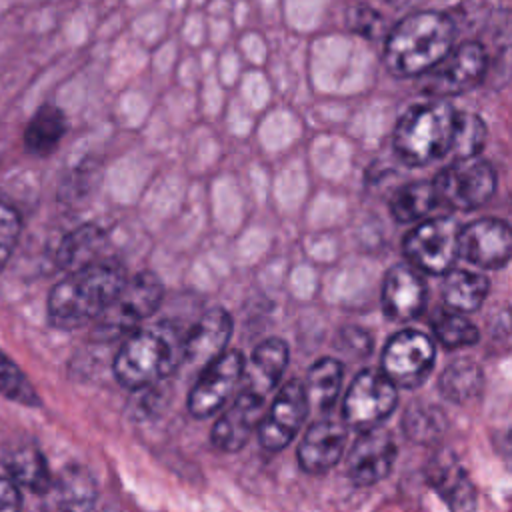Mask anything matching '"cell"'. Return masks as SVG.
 <instances>
[{"label":"cell","mask_w":512,"mask_h":512,"mask_svg":"<svg viewBox=\"0 0 512 512\" xmlns=\"http://www.w3.org/2000/svg\"><path fill=\"white\" fill-rule=\"evenodd\" d=\"M0 394L24 406H34V408L42 406V400L34 390L32 382L18 368V364L12 362V358L2 352V348H0Z\"/></svg>","instance_id":"31"},{"label":"cell","mask_w":512,"mask_h":512,"mask_svg":"<svg viewBox=\"0 0 512 512\" xmlns=\"http://www.w3.org/2000/svg\"><path fill=\"white\" fill-rule=\"evenodd\" d=\"M286 364H288V344L284 340L268 338L260 342L250 356L248 368H244L246 380H248L246 390L266 398V394L278 386Z\"/></svg>","instance_id":"20"},{"label":"cell","mask_w":512,"mask_h":512,"mask_svg":"<svg viewBox=\"0 0 512 512\" xmlns=\"http://www.w3.org/2000/svg\"><path fill=\"white\" fill-rule=\"evenodd\" d=\"M342 376H344V366L340 360L324 356L316 360L310 370H308V400L316 404L318 410L326 412L332 408L334 400L340 394L342 388Z\"/></svg>","instance_id":"28"},{"label":"cell","mask_w":512,"mask_h":512,"mask_svg":"<svg viewBox=\"0 0 512 512\" xmlns=\"http://www.w3.org/2000/svg\"><path fill=\"white\" fill-rule=\"evenodd\" d=\"M246 360L240 350H224L216 360L200 370L196 384L188 394V412L194 418L216 414L232 396L244 376Z\"/></svg>","instance_id":"11"},{"label":"cell","mask_w":512,"mask_h":512,"mask_svg":"<svg viewBox=\"0 0 512 512\" xmlns=\"http://www.w3.org/2000/svg\"><path fill=\"white\" fill-rule=\"evenodd\" d=\"M456 24L438 10H420L404 16L384 44L386 68L398 76H422L454 46Z\"/></svg>","instance_id":"2"},{"label":"cell","mask_w":512,"mask_h":512,"mask_svg":"<svg viewBox=\"0 0 512 512\" xmlns=\"http://www.w3.org/2000/svg\"><path fill=\"white\" fill-rule=\"evenodd\" d=\"M438 206L432 180L410 182L398 188L390 200V214L396 222L410 224L428 216Z\"/></svg>","instance_id":"27"},{"label":"cell","mask_w":512,"mask_h":512,"mask_svg":"<svg viewBox=\"0 0 512 512\" xmlns=\"http://www.w3.org/2000/svg\"><path fill=\"white\" fill-rule=\"evenodd\" d=\"M486 138H488V128H486L484 120L472 112L458 110L456 132H454L450 156L454 160L478 156L486 144Z\"/></svg>","instance_id":"30"},{"label":"cell","mask_w":512,"mask_h":512,"mask_svg":"<svg viewBox=\"0 0 512 512\" xmlns=\"http://www.w3.org/2000/svg\"><path fill=\"white\" fill-rule=\"evenodd\" d=\"M426 282L412 264H394L382 284V308L394 322L418 318L426 306Z\"/></svg>","instance_id":"15"},{"label":"cell","mask_w":512,"mask_h":512,"mask_svg":"<svg viewBox=\"0 0 512 512\" xmlns=\"http://www.w3.org/2000/svg\"><path fill=\"white\" fill-rule=\"evenodd\" d=\"M434 342L420 330H400L384 346L382 372L400 388H418L434 368Z\"/></svg>","instance_id":"10"},{"label":"cell","mask_w":512,"mask_h":512,"mask_svg":"<svg viewBox=\"0 0 512 512\" xmlns=\"http://www.w3.org/2000/svg\"><path fill=\"white\" fill-rule=\"evenodd\" d=\"M342 340L344 342H354L356 354H362V356H366L370 352V348H372L370 336L364 330H360V328H346V330H342Z\"/></svg>","instance_id":"34"},{"label":"cell","mask_w":512,"mask_h":512,"mask_svg":"<svg viewBox=\"0 0 512 512\" xmlns=\"http://www.w3.org/2000/svg\"><path fill=\"white\" fill-rule=\"evenodd\" d=\"M426 476L430 486L452 510H470L476 506V488L450 452H438L430 460Z\"/></svg>","instance_id":"19"},{"label":"cell","mask_w":512,"mask_h":512,"mask_svg":"<svg viewBox=\"0 0 512 512\" xmlns=\"http://www.w3.org/2000/svg\"><path fill=\"white\" fill-rule=\"evenodd\" d=\"M164 296L162 280L150 272H136L130 280L126 278L118 296L110 306L96 318L94 336L96 340L110 342L122 336H128L138 328L142 320L152 316Z\"/></svg>","instance_id":"5"},{"label":"cell","mask_w":512,"mask_h":512,"mask_svg":"<svg viewBox=\"0 0 512 512\" xmlns=\"http://www.w3.org/2000/svg\"><path fill=\"white\" fill-rule=\"evenodd\" d=\"M348 438L346 422L322 418L314 422L298 444V464L308 474L328 472L344 454Z\"/></svg>","instance_id":"17"},{"label":"cell","mask_w":512,"mask_h":512,"mask_svg":"<svg viewBox=\"0 0 512 512\" xmlns=\"http://www.w3.org/2000/svg\"><path fill=\"white\" fill-rule=\"evenodd\" d=\"M396 462V444L384 430L372 428L360 434L346 456V474L356 486H372L384 480Z\"/></svg>","instance_id":"14"},{"label":"cell","mask_w":512,"mask_h":512,"mask_svg":"<svg viewBox=\"0 0 512 512\" xmlns=\"http://www.w3.org/2000/svg\"><path fill=\"white\" fill-rule=\"evenodd\" d=\"M50 492L56 498V506L64 510H86L96 500V484L90 472L82 466H68L52 482Z\"/></svg>","instance_id":"26"},{"label":"cell","mask_w":512,"mask_h":512,"mask_svg":"<svg viewBox=\"0 0 512 512\" xmlns=\"http://www.w3.org/2000/svg\"><path fill=\"white\" fill-rule=\"evenodd\" d=\"M308 410L310 400L306 386L300 380L286 382L272 402L268 414L260 420V444L270 452L286 448L300 430Z\"/></svg>","instance_id":"13"},{"label":"cell","mask_w":512,"mask_h":512,"mask_svg":"<svg viewBox=\"0 0 512 512\" xmlns=\"http://www.w3.org/2000/svg\"><path fill=\"white\" fill-rule=\"evenodd\" d=\"M126 282V268L114 258H98L72 270L60 280L46 304L50 326L76 330L96 320L118 296Z\"/></svg>","instance_id":"1"},{"label":"cell","mask_w":512,"mask_h":512,"mask_svg":"<svg viewBox=\"0 0 512 512\" xmlns=\"http://www.w3.org/2000/svg\"><path fill=\"white\" fill-rule=\"evenodd\" d=\"M432 330L436 340L450 350L472 346L480 338L478 328L466 316H462V312H456L450 308L448 312H440L434 316Z\"/></svg>","instance_id":"29"},{"label":"cell","mask_w":512,"mask_h":512,"mask_svg":"<svg viewBox=\"0 0 512 512\" xmlns=\"http://www.w3.org/2000/svg\"><path fill=\"white\" fill-rule=\"evenodd\" d=\"M232 336V318L224 308H210L182 342V364L202 370L216 360Z\"/></svg>","instance_id":"16"},{"label":"cell","mask_w":512,"mask_h":512,"mask_svg":"<svg viewBox=\"0 0 512 512\" xmlns=\"http://www.w3.org/2000/svg\"><path fill=\"white\" fill-rule=\"evenodd\" d=\"M20 226L22 224H20L18 210L12 204L0 200V272L4 270V266L8 264L16 248Z\"/></svg>","instance_id":"32"},{"label":"cell","mask_w":512,"mask_h":512,"mask_svg":"<svg viewBox=\"0 0 512 512\" xmlns=\"http://www.w3.org/2000/svg\"><path fill=\"white\" fill-rule=\"evenodd\" d=\"M182 342L176 330L154 326L130 332L114 358L116 380L130 390H140L170 376L182 364Z\"/></svg>","instance_id":"3"},{"label":"cell","mask_w":512,"mask_h":512,"mask_svg":"<svg viewBox=\"0 0 512 512\" xmlns=\"http://www.w3.org/2000/svg\"><path fill=\"white\" fill-rule=\"evenodd\" d=\"M458 110L448 102H426L408 108L392 134L394 152L408 166H424L450 154Z\"/></svg>","instance_id":"4"},{"label":"cell","mask_w":512,"mask_h":512,"mask_svg":"<svg viewBox=\"0 0 512 512\" xmlns=\"http://www.w3.org/2000/svg\"><path fill=\"white\" fill-rule=\"evenodd\" d=\"M458 256L478 268L494 270L512 260V226L500 218H478L460 228Z\"/></svg>","instance_id":"12"},{"label":"cell","mask_w":512,"mask_h":512,"mask_svg":"<svg viewBox=\"0 0 512 512\" xmlns=\"http://www.w3.org/2000/svg\"><path fill=\"white\" fill-rule=\"evenodd\" d=\"M484 374L480 366L470 358L450 362L438 380V390L450 402L464 404L482 392Z\"/></svg>","instance_id":"25"},{"label":"cell","mask_w":512,"mask_h":512,"mask_svg":"<svg viewBox=\"0 0 512 512\" xmlns=\"http://www.w3.org/2000/svg\"><path fill=\"white\" fill-rule=\"evenodd\" d=\"M22 508V496L16 488V482L0 476V510H18Z\"/></svg>","instance_id":"33"},{"label":"cell","mask_w":512,"mask_h":512,"mask_svg":"<svg viewBox=\"0 0 512 512\" xmlns=\"http://www.w3.org/2000/svg\"><path fill=\"white\" fill-rule=\"evenodd\" d=\"M460 226L454 218L436 216L414 226L404 238L408 262L426 274H446L458 256Z\"/></svg>","instance_id":"8"},{"label":"cell","mask_w":512,"mask_h":512,"mask_svg":"<svg viewBox=\"0 0 512 512\" xmlns=\"http://www.w3.org/2000/svg\"><path fill=\"white\" fill-rule=\"evenodd\" d=\"M106 246V232L98 224H84L68 232L56 252L58 266L66 272L82 268L94 260Z\"/></svg>","instance_id":"22"},{"label":"cell","mask_w":512,"mask_h":512,"mask_svg":"<svg viewBox=\"0 0 512 512\" xmlns=\"http://www.w3.org/2000/svg\"><path fill=\"white\" fill-rule=\"evenodd\" d=\"M488 72V52L480 42H462L424 72L422 90L430 96H454L478 86Z\"/></svg>","instance_id":"9"},{"label":"cell","mask_w":512,"mask_h":512,"mask_svg":"<svg viewBox=\"0 0 512 512\" xmlns=\"http://www.w3.org/2000/svg\"><path fill=\"white\" fill-rule=\"evenodd\" d=\"M4 468L10 478L38 496H46L52 488V478L42 452L36 446H20L6 454Z\"/></svg>","instance_id":"24"},{"label":"cell","mask_w":512,"mask_h":512,"mask_svg":"<svg viewBox=\"0 0 512 512\" xmlns=\"http://www.w3.org/2000/svg\"><path fill=\"white\" fill-rule=\"evenodd\" d=\"M66 116L54 104H42L24 130V146L34 156L52 154L66 134Z\"/></svg>","instance_id":"23"},{"label":"cell","mask_w":512,"mask_h":512,"mask_svg":"<svg viewBox=\"0 0 512 512\" xmlns=\"http://www.w3.org/2000/svg\"><path fill=\"white\" fill-rule=\"evenodd\" d=\"M496 450L500 454V458L504 460V464L508 468H512V428L506 430L498 440H496Z\"/></svg>","instance_id":"35"},{"label":"cell","mask_w":512,"mask_h":512,"mask_svg":"<svg viewBox=\"0 0 512 512\" xmlns=\"http://www.w3.org/2000/svg\"><path fill=\"white\" fill-rule=\"evenodd\" d=\"M396 388L382 370H362L344 394L342 420L346 426L358 432L378 428L398 404Z\"/></svg>","instance_id":"7"},{"label":"cell","mask_w":512,"mask_h":512,"mask_svg":"<svg viewBox=\"0 0 512 512\" xmlns=\"http://www.w3.org/2000/svg\"><path fill=\"white\" fill-rule=\"evenodd\" d=\"M488 290H490L488 276L480 272L450 268L444 274L442 300L450 310L466 314L482 306V302L488 296Z\"/></svg>","instance_id":"21"},{"label":"cell","mask_w":512,"mask_h":512,"mask_svg":"<svg viewBox=\"0 0 512 512\" xmlns=\"http://www.w3.org/2000/svg\"><path fill=\"white\" fill-rule=\"evenodd\" d=\"M264 414V398L242 390L212 428V444L222 452H238L260 424Z\"/></svg>","instance_id":"18"},{"label":"cell","mask_w":512,"mask_h":512,"mask_svg":"<svg viewBox=\"0 0 512 512\" xmlns=\"http://www.w3.org/2000/svg\"><path fill=\"white\" fill-rule=\"evenodd\" d=\"M438 204L452 210H476L484 206L496 190L492 164L476 156L452 160L432 180Z\"/></svg>","instance_id":"6"}]
</instances>
